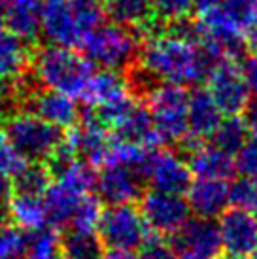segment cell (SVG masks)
Masks as SVG:
<instances>
[{"instance_id": "obj_1", "label": "cell", "mask_w": 257, "mask_h": 259, "mask_svg": "<svg viewBox=\"0 0 257 259\" xmlns=\"http://www.w3.org/2000/svg\"><path fill=\"white\" fill-rule=\"evenodd\" d=\"M223 61L206 44H189L157 34L142 40L138 63L164 83L189 87L204 81L210 70Z\"/></svg>"}, {"instance_id": "obj_2", "label": "cell", "mask_w": 257, "mask_h": 259, "mask_svg": "<svg viewBox=\"0 0 257 259\" xmlns=\"http://www.w3.org/2000/svg\"><path fill=\"white\" fill-rule=\"evenodd\" d=\"M30 70L38 85L68 97H81L97 66L74 48L50 44L30 55Z\"/></svg>"}, {"instance_id": "obj_3", "label": "cell", "mask_w": 257, "mask_h": 259, "mask_svg": "<svg viewBox=\"0 0 257 259\" xmlns=\"http://www.w3.org/2000/svg\"><path fill=\"white\" fill-rule=\"evenodd\" d=\"M102 19V0H44L40 30L51 44L76 50Z\"/></svg>"}, {"instance_id": "obj_4", "label": "cell", "mask_w": 257, "mask_h": 259, "mask_svg": "<svg viewBox=\"0 0 257 259\" xmlns=\"http://www.w3.org/2000/svg\"><path fill=\"white\" fill-rule=\"evenodd\" d=\"M140 46L142 38L138 36V32L112 21H102L91 32H87L79 44V50L95 66L123 74L138 61Z\"/></svg>"}, {"instance_id": "obj_5", "label": "cell", "mask_w": 257, "mask_h": 259, "mask_svg": "<svg viewBox=\"0 0 257 259\" xmlns=\"http://www.w3.org/2000/svg\"><path fill=\"white\" fill-rule=\"evenodd\" d=\"M144 104L150 110L159 144L174 148L189 135L186 87L161 83Z\"/></svg>"}, {"instance_id": "obj_6", "label": "cell", "mask_w": 257, "mask_h": 259, "mask_svg": "<svg viewBox=\"0 0 257 259\" xmlns=\"http://www.w3.org/2000/svg\"><path fill=\"white\" fill-rule=\"evenodd\" d=\"M4 123V135L25 161H46L55 146L64 140L59 127L27 110L8 115Z\"/></svg>"}, {"instance_id": "obj_7", "label": "cell", "mask_w": 257, "mask_h": 259, "mask_svg": "<svg viewBox=\"0 0 257 259\" xmlns=\"http://www.w3.org/2000/svg\"><path fill=\"white\" fill-rule=\"evenodd\" d=\"M97 231L106 248L127 252L138 250L151 233L135 202L108 204V208L100 212Z\"/></svg>"}, {"instance_id": "obj_8", "label": "cell", "mask_w": 257, "mask_h": 259, "mask_svg": "<svg viewBox=\"0 0 257 259\" xmlns=\"http://www.w3.org/2000/svg\"><path fill=\"white\" fill-rule=\"evenodd\" d=\"M170 237L178 259H220L223 255L220 227L210 218H187Z\"/></svg>"}, {"instance_id": "obj_9", "label": "cell", "mask_w": 257, "mask_h": 259, "mask_svg": "<svg viewBox=\"0 0 257 259\" xmlns=\"http://www.w3.org/2000/svg\"><path fill=\"white\" fill-rule=\"evenodd\" d=\"M138 201H140V212L150 231L163 237L172 235L191 214L187 199H184L182 193H170L150 187L144 189Z\"/></svg>"}, {"instance_id": "obj_10", "label": "cell", "mask_w": 257, "mask_h": 259, "mask_svg": "<svg viewBox=\"0 0 257 259\" xmlns=\"http://www.w3.org/2000/svg\"><path fill=\"white\" fill-rule=\"evenodd\" d=\"M206 91L223 115H240L250 102V89L236 61L223 59L206 76Z\"/></svg>"}, {"instance_id": "obj_11", "label": "cell", "mask_w": 257, "mask_h": 259, "mask_svg": "<svg viewBox=\"0 0 257 259\" xmlns=\"http://www.w3.org/2000/svg\"><path fill=\"white\" fill-rule=\"evenodd\" d=\"M218 223L223 252L236 257H248L257 250V212L246 208H225Z\"/></svg>"}, {"instance_id": "obj_12", "label": "cell", "mask_w": 257, "mask_h": 259, "mask_svg": "<svg viewBox=\"0 0 257 259\" xmlns=\"http://www.w3.org/2000/svg\"><path fill=\"white\" fill-rule=\"evenodd\" d=\"M104 15L115 25L138 32V36H155L161 27V19L155 14L153 0H102Z\"/></svg>"}, {"instance_id": "obj_13", "label": "cell", "mask_w": 257, "mask_h": 259, "mask_svg": "<svg viewBox=\"0 0 257 259\" xmlns=\"http://www.w3.org/2000/svg\"><path fill=\"white\" fill-rule=\"evenodd\" d=\"M95 191L100 202L106 204H125L135 202L144 191V180L125 165H104V168L97 172Z\"/></svg>"}, {"instance_id": "obj_14", "label": "cell", "mask_w": 257, "mask_h": 259, "mask_svg": "<svg viewBox=\"0 0 257 259\" xmlns=\"http://www.w3.org/2000/svg\"><path fill=\"white\" fill-rule=\"evenodd\" d=\"M193 180V174L187 166V161L174 148L166 150H155L153 161H151L148 180L151 187L170 191V193H186L189 184Z\"/></svg>"}, {"instance_id": "obj_15", "label": "cell", "mask_w": 257, "mask_h": 259, "mask_svg": "<svg viewBox=\"0 0 257 259\" xmlns=\"http://www.w3.org/2000/svg\"><path fill=\"white\" fill-rule=\"evenodd\" d=\"M64 140L81 161L89 163L91 166H100L106 165L114 137H110L108 129L97 123L78 121L74 127H70L68 137Z\"/></svg>"}, {"instance_id": "obj_16", "label": "cell", "mask_w": 257, "mask_h": 259, "mask_svg": "<svg viewBox=\"0 0 257 259\" xmlns=\"http://www.w3.org/2000/svg\"><path fill=\"white\" fill-rule=\"evenodd\" d=\"M182 157L187 161V166L191 174L197 178H220V180H231L236 176L235 155L216 148L214 144H206L200 140L187 150Z\"/></svg>"}, {"instance_id": "obj_17", "label": "cell", "mask_w": 257, "mask_h": 259, "mask_svg": "<svg viewBox=\"0 0 257 259\" xmlns=\"http://www.w3.org/2000/svg\"><path fill=\"white\" fill-rule=\"evenodd\" d=\"M187 204L195 216L214 220L229 206V184L220 178H197L187 187Z\"/></svg>"}, {"instance_id": "obj_18", "label": "cell", "mask_w": 257, "mask_h": 259, "mask_svg": "<svg viewBox=\"0 0 257 259\" xmlns=\"http://www.w3.org/2000/svg\"><path fill=\"white\" fill-rule=\"evenodd\" d=\"M223 119V114L220 112L218 104L210 97L206 89L195 87L191 93H187V127L189 137L206 140L216 127Z\"/></svg>"}, {"instance_id": "obj_19", "label": "cell", "mask_w": 257, "mask_h": 259, "mask_svg": "<svg viewBox=\"0 0 257 259\" xmlns=\"http://www.w3.org/2000/svg\"><path fill=\"white\" fill-rule=\"evenodd\" d=\"M112 137L121 142L136 146H157L159 138L151 121V114L148 106L144 102H135L127 114L123 115V119L114 129Z\"/></svg>"}, {"instance_id": "obj_20", "label": "cell", "mask_w": 257, "mask_h": 259, "mask_svg": "<svg viewBox=\"0 0 257 259\" xmlns=\"http://www.w3.org/2000/svg\"><path fill=\"white\" fill-rule=\"evenodd\" d=\"M30 68L27 42L12 32H0V83H14Z\"/></svg>"}, {"instance_id": "obj_21", "label": "cell", "mask_w": 257, "mask_h": 259, "mask_svg": "<svg viewBox=\"0 0 257 259\" xmlns=\"http://www.w3.org/2000/svg\"><path fill=\"white\" fill-rule=\"evenodd\" d=\"M81 195L70 191L68 187L61 186L59 182H51L48 191L44 193V206H46V220L53 229H66L70 225L72 214Z\"/></svg>"}, {"instance_id": "obj_22", "label": "cell", "mask_w": 257, "mask_h": 259, "mask_svg": "<svg viewBox=\"0 0 257 259\" xmlns=\"http://www.w3.org/2000/svg\"><path fill=\"white\" fill-rule=\"evenodd\" d=\"M123 95H128L125 89L123 74L102 68V70H95L79 99H83V102L89 106H99L104 102L115 101Z\"/></svg>"}, {"instance_id": "obj_23", "label": "cell", "mask_w": 257, "mask_h": 259, "mask_svg": "<svg viewBox=\"0 0 257 259\" xmlns=\"http://www.w3.org/2000/svg\"><path fill=\"white\" fill-rule=\"evenodd\" d=\"M61 257L63 259H104L106 246L95 231L68 229L61 238Z\"/></svg>"}, {"instance_id": "obj_24", "label": "cell", "mask_w": 257, "mask_h": 259, "mask_svg": "<svg viewBox=\"0 0 257 259\" xmlns=\"http://www.w3.org/2000/svg\"><path fill=\"white\" fill-rule=\"evenodd\" d=\"M8 206H10V220H14L15 225L23 231H34L48 225L44 197L14 193L8 201Z\"/></svg>"}, {"instance_id": "obj_25", "label": "cell", "mask_w": 257, "mask_h": 259, "mask_svg": "<svg viewBox=\"0 0 257 259\" xmlns=\"http://www.w3.org/2000/svg\"><path fill=\"white\" fill-rule=\"evenodd\" d=\"M51 172L44 161H27L25 165L12 176V184H14V193L23 195H36V197H44L51 186Z\"/></svg>"}, {"instance_id": "obj_26", "label": "cell", "mask_w": 257, "mask_h": 259, "mask_svg": "<svg viewBox=\"0 0 257 259\" xmlns=\"http://www.w3.org/2000/svg\"><path fill=\"white\" fill-rule=\"evenodd\" d=\"M25 259H63L61 257V237L59 231L44 225L40 229L27 231L25 240Z\"/></svg>"}, {"instance_id": "obj_27", "label": "cell", "mask_w": 257, "mask_h": 259, "mask_svg": "<svg viewBox=\"0 0 257 259\" xmlns=\"http://www.w3.org/2000/svg\"><path fill=\"white\" fill-rule=\"evenodd\" d=\"M4 29L25 42H34L40 34V10L8 4Z\"/></svg>"}, {"instance_id": "obj_28", "label": "cell", "mask_w": 257, "mask_h": 259, "mask_svg": "<svg viewBox=\"0 0 257 259\" xmlns=\"http://www.w3.org/2000/svg\"><path fill=\"white\" fill-rule=\"evenodd\" d=\"M250 137V131L240 115H227V119H222L216 131L210 135V144L216 148L227 151L231 155H236V151L244 146V142Z\"/></svg>"}, {"instance_id": "obj_29", "label": "cell", "mask_w": 257, "mask_h": 259, "mask_svg": "<svg viewBox=\"0 0 257 259\" xmlns=\"http://www.w3.org/2000/svg\"><path fill=\"white\" fill-rule=\"evenodd\" d=\"M55 182H59L61 186L68 187L70 191L78 195H85L95 191V182H97V172L89 163L76 159L63 174H59Z\"/></svg>"}, {"instance_id": "obj_30", "label": "cell", "mask_w": 257, "mask_h": 259, "mask_svg": "<svg viewBox=\"0 0 257 259\" xmlns=\"http://www.w3.org/2000/svg\"><path fill=\"white\" fill-rule=\"evenodd\" d=\"M100 212H102V202L97 195L85 193L81 195V199L76 204V210L72 214L70 220V229L79 231H95L97 223H99Z\"/></svg>"}, {"instance_id": "obj_31", "label": "cell", "mask_w": 257, "mask_h": 259, "mask_svg": "<svg viewBox=\"0 0 257 259\" xmlns=\"http://www.w3.org/2000/svg\"><path fill=\"white\" fill-rule=\"evenodd\" d=\"M229 204L257 212V176H240L229 186Z\"/></svg>"}, {"instance_id": "obj_32", "label": "cell", "mask_w": 257, "mask_h": 259, "mask_svg": "<svg viewBox=\"0 0 257 259\" xmlns=\"http://www.w3.org/2000/svg\"><path fill=\"white\" fill-rule=\"evenodd\" d=\"M27 233L17 225H2L0 227V259H17L23 255Z\"/></svg>"}, {"instance_id": "obj_33", "label": "cell", "mask_w": 257, "mask_h": 259, "mask_svg": "<svg viewBox=\"0 0 257 259\" xmlns=\"http://www.w3.org/2000/svg\"><path fill=\"white\" fill-rule=\"evenodd\" d=\"M138 250H140L138 259H178L172 250L170 242H166L163 235H157L153 231Z\"/></svg>"}, {"instance_id": "obj_34", "label": "cell", "mask_w": 257, "mask_h": 259, "mask_svg": "<svg viewBox=\"0 0 257 259\" xmlns=\"http://www.w3.org/2000/svg\"><path fill=\"white\" fill-rule=\"evenodd\" d=\"M236 172L242 176H257V137L251 135L244 146L236 151Z\"/></svg>"}, {"instance_id": "obj_35", "label": "cell", "mask_w": 257, "mask_h": 259, "mask_svg": "<svg viewBox=\"0 0 257 259\" xmlns=\"http://www.w3.org/2000/svg\"><path fill=\"white\" fill-rule=\"evenodd\" d=\"M27 161L21 157V153L15 150L12 142L6 138L4 133H0V172L8 174L10 178L14 176Z\"/></svg>"}, {"instance_id": "obj_36", "label": "cell", "mask_w": 257, "mask_h": 259, "mask_svg": "<svg viewBox=\"0 0 257 259\" xmlns=\"http://www.w3.org/2000/svg\"><path fill=\"white\" fill-rule=\"evenodd\" d=\"M193 4H195V0H153L155 14L161 21L189 15L193 10Z\"/></svg>"}, {"instance_id": "obj_37", "label": "cell", "mask_w": 257, "mask_h": 259, "mask_svg": "<svg viewBox=\"0 0 257 259\" xmlns=\"http://www.w3.org/2000/svg\"><path fill=\"white\" fill-rule=\"evenodd\" d=\"M240 72H242L244 81L250 89V95H253L257 99V53H248L242 59Z\"/></svg>"}, {"instance_id": "obj_38", "label": "cell", "mask_w": 257, "mask_h": 259, "mask_svg": "<svg viewBox=\"0 0 257 259\" xmlns=\"http://www.w3.org/2000/svg\"><path fill=\"white\" fill-rule=\"evenodd\" d=\"M14 102V97H12V89L8 83H0V127L4 125V121L10 115V106Z\"/></svg>"}, {"instance_id": "obj_39", "label": "cell", "mask_w": 257, "mask_h": 259, "mask_svg": "<svg viewBox=\"0 0 257 259\" xmlns=\"http://www.w3.org/2000/svg\"><path fill=\"white\" fill-rule=\"evenodd\" d=\"M240 32H242L248 53H257V17L251 23H248Z\"/></svg>"}, {"instance_id": "obj_40", "label": "cell", "mask_w": 257, "mask_h": 259, "mask_svg": "<svg viewBox=\"0 0 257 259\" xmlns=\"http://www.w3.org/2000/svg\"><path fill=\"white\" fill-rule=\"evenodd\" d=\"M12 195H14V184H12V178H10L8 174L0 172V199L10 201Z\"/></svg>"}, {"instance_id": "obj_41", "label": "cell", "mask_w": 257, "mask_h": 259, "mask_svg": "<svg viewBox=\"0 0 257 259\" xmlns=\"http://www.w3.org/2000/svg\"><path fill=\"white\" fill-rule=\"evenodd\" d=\"M8 4H14V6L32 8V10H42L44 0H8Z\"/></svg>"}, {"instance_id": "obj_42", "label": "cell", "mask_w": 257, "mask_h": 259, "mask_svg": "<svg viewBox=\"0 0 257 259\" xmlns=\"http://www.w3.org/2000/svg\"><path fill=\"white\" fill-rule=\"evenodd\" d=\"M10 223V206L6 199H0V227Z\"/></svg>"}, {"instance_id": "obj_43", "label": "cell", "mask_w": 257, "mask_h": 259, "mask_svg": "<svg viewBox=\"0 0 257 259\" xmlns=\"http://www.w3.org/2000/svg\"><path fill=\"white\" fill-rule=\"evenodd\" d=\"M222 0H195V4H193V8H197V14L199 12H202V10H208V8L212 6H218Z\"/></svg>"}, {"instance_id": "obj_44", "label": "cell", "mask_w": 257, "mask_h": 259, "mask_svg": "<svg viewBox=\"0 0 257 259\" xmlns=\"http://www.w3.org/2000/svg\"><path fill=\"white\" fill-rule=\"evenodd\" d=\"M8 0H0V32H4V19H6Z\"/></svg>"}, {"instance_id": "obj_45", "label": "cell", "mask_w": 257, "mask_h": 259, "mask_svg": "<svg viewBox=\"0 0 257 259\" xmlns=\"http://www.w3.org/2000/svg\"><path fill=\"white\" fill-rule=\"evenodd\" d=\"M220 259H246V257H236V255H229V257H223V255H222Z\"/></svg>"}, {"instance_id": "obj_46", "label": "cell", "mask_w": 257, "mask_h": 259, "mask_svg": "<svg viewBox=\"0 0 257 259\" xmlns=\"http://www.w3.org/2000/svg\"><path fill=\"white\" fill-rule=\"evenodd\" d=\"M251 259H257V250L253 253H251Z\"/></svg>"}, {"instance_id": "obj_47", "label": "cell", "mask_w": 257, "mask_h": 259, "mask_svg": "<svg viewBox=\"0 0 257 259\" xmlns=\"http://www.w3.org/2000/svg\"><path fill=\"white\" fill-rule=\"evenodd\" d=\"M17 259H19V257H17Z\"/></svg>"}]
</instances>
